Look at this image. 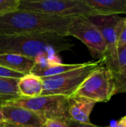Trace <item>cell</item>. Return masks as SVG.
<instances>
[{
	"label": "cell",
	"instance_id": "cell-24",
	"mask_svg": "<svg viewBox=\"0 0 126 127\" xmlns=\"http://www.w3.org/2000/svg\"><path fill=\"white\" fill-rule=\"evenodd\" d=\"M4 122V116H3V114H2V112L1 109V107H0V127H2Z\"/></svg>",
	"mask_w": 126,
	"mask_h": 127
},
{
	"label": "cell",
	"instance_id": "cell-12",
	"mask_svg": "<svg viewBox=\"0 0 126 127\" xmlns=\"http://www.w3.org/2000/svg\"><path fill=\"white\" fill-rule=\"evenodd\" d=\"M95 15L126 13V0H85Z\"/></svg>",
	"mask_w": 126,
	"mask_h": 127
},
{
	"label": "cell",
	"instance_id": "cell-22",
	"mask_svg": "<svg viewBox=\"0 0 126 127\" xmlns=\"http://www.w3.org/2000/svg\"><path fill=\"white\" fill-rule=\"evenodd\" d=\"M67 127H100L98 126H96L93 124H82V123H79L74 121H72L71 119H67L65 121Z\"/></svg>",
	"mask_w": 126,
	"mask_h": 127
},
{
	"label": "cell",
	"instance_id": "cell-1",
	"mask_svg": "<svg viewBox=\"0 0 126 127\" xmlns=\"http://www.w3.org/2000/svg\"><path fill=\"white\" fill-rule=\"evenodd\" d=\"M74 46L68 36L54 32L0 36V54H16L33 60L42 54L71 51Z\"/></svg>",
	"mask_w": 126,
	"mask_h": 127
},
{
	"label": "cell",
	"instance_id": "cell-25",
	"mask_svg": "<svg viewBox=\"0 0 126 127\" xmlns=\"http://www.w3.org/2000/svg\"><path fill=\"white\" fill-rule=\"evenodd\" d=\"M123 127L122 125H120L118 122L117 123V125L116 126H114V127H111V126H109V127Z\"/></svg>",
	"mask_w": 126,
	"mask_h": 127
},
{
	"label": "cell",
	"instance_id": "cell-18",
	"mask_svg": "<svg viewBox=\"0 0 126 127\" xmlns=\"http://www.w3.org/2000/svg\"><path fill=\"white\" fill-rule=\"evenodd\" d=\"M126 65V45L120 47L117 50V71H119ZM115 72V71H114Z\"/></svg>",
	"mask_w": 126,
	"mask_h": 127
},
{
	"label": "cell",
	"instance_id": "cell-13",
	"mask_svg": "<svg viewBox=\"0 0 126 127\" xmlns=\"http://www.w3.org/2000/svg\"><path fill=\"white\" fill-rule=\"evenodd\" d=\"M17 87L21 97H39L42 95L43 91L42 79L32 74H26L19 80Z\"/></svg>",
	"mask_w": 126,
	"mask_h": 127
},
{
	"label": "cell",
	"instance_id": "cell-19",
	"mask_svg": "<svg viewBox=\"0 0 126 127\" xmlns=\"http://www.w3.org/2000/svg\"><path fill=\"white\" fill-rule=\"evenodd\" d=\"M25 75L16 71H10L6 68L0 65V77L2 78H13V79H20Z\"/></svg>",
	"mask_w": 126,
	"mask_h": 127
},
{
	"label": "cell",
	"instance_id": "cell-8",
	"mask_svg": "<svg viewBox=\"0 0 126 127\" xmlns=\"http://www.w3.org/2000/svg\"><path fill=\"white\" fill-rule=\"evenodd\" d=\"M69 36L83 42L93 58L99 60L105 56L106 45L104 39L99 29L88 17H74L67 31V36Z\"/></svg>",
	"mask_w": 126,
	"mask_h": 127
},
{
	"label": "cell",
	"instance_id": "cell-16",
	"mask_svg": "<svg viewBox=\"0 0 126 127\" xmlns=\"http://www.w3.org/2000/svg\"><path fill=\"white\" fill-rule=\"evenodd\" d=\"M113 76L114 81V95L120 93H126V65L119 71L113 72Z\"/></svg>",
	"mask_w": 126,
	"mask_h": 127
},
{
	"label": "cell",
	"instance_id": "cell-11",
	"mask_svg": "<svg viewBox=\"0 0 126 127\" xmlns=\"http://www.w3.org/2000/svg\"><path fill=\"white\" fill-rule=\"evenodd\" d=\"M31 58L16 54H0V65L24 75L30 74L34 66Z\"/></svg>",
	"mask_w": 126,
	"mask_h": 127
},
{
	"label": "cell",
	"instance_id": "cell-9",
	"mask_svg": "<svg viewBox=\"0 0 126 127\" xmlns=\"http://www.w3.org/2000/svg\"><path fill=\"white\" fill-rule=\"evenodd\" d=\"M4 118L2 127H42L45 123L36 113L12 105L1 106Z\"/></svg>",
	"mask_w": 126,
	"mask_h": 127
},
{
	"label": "cell",
	"instance_id": "cell-7",
	"mask_svg": "<svg viewBox=\"0 0 126 127\" xmlns=\"http://www.w3.org/2000/svg\"><path fill=\"white\" fill-rule=\"evenodd\" d=\"M88 19L99 29L106 45L105 65L113 72L117 71V42L123 22L119 15H93Z\"/></svg>",
	"mask_w": 126,
	"mask_h": 127
},
{
	"label": "cell",
	"instance_id": "cell-14",
	"mask_svg": "<svg viewBox=\"0 0 126 127\" xmlns=\"http://www.w3.org/2000/svg\"><path fill=\"white\" fill-rule=\"evenodd\" d=\"M19 80L0 77V107L21 97L17 87Z\"/></svg>",
	"mask_w": 126,
	"mask_h": 127
},
{
	"label": "cell",
	"instance_id": "cell-3",
	"mask_svg": "<svg viewBox=\"0 0 126 127\" xmlns=\"http://www.w3.org/2000/svg\"><path fill=\"white\" fill-rule=\"evenodd\" d=\"M105 57L82 63V65L61 74L42 78L43 91L42 95H73L83 81L97 68L105 64Z\"/></svg>",
	"mask_w": 126,
	"mask_h": 127
},
{
	"label": "cell",
	"instance_id": "cell-10",
	"mask_svg": "<svg viewBox=\"0 0 126 127\" xmlns=\"http://www.w3.org/2000/svg\"><path fill=\"white\" fill-rule=\"evenodd\" d=\"M96 103L91 100L75 95L68 97V119L79 123L91 124L90 115Z\"/></svg>",
	"mask_w": 126,
	"mask_h": 127
},
{
	"label": "cell",
	"instance_id": "cell-23",
	"mask_svg": "<svg viewBox=\"0 0 126 127\" xmlns=\"http://www.w3.org/2000/svg\"><path fill=\"white\" fill-rule=\"evenodd\" d=\"M118 123H119L120 125H122L123 127H126V116L123 117V118L118 121Z\"/></svg>",
	"mask_w": 126,
	"mask_h": 127
},
{
	"label": "cell",
	"instance_id": "cell-20",
	"mask_svg": "<svg viewBox=\"0 0 126 127\" xmlns=\"http://www.w3.org/2000/svg\"><path fill=\"white\" fill-rule=\"evenodd\" d=\"M126 45V17L123 18V25L120 30V33L118 38L117 42V47L118 48Z\"/></svg>",
	"mask_w": 126,
	"mask_h": 127
},
{
	"label": "cell",
	"instance_id": "cell-15",
	"mask_svg": "<svg viewBox=\"0 0 126 127\" xmlns=\"http://www.w3.org/2000/svg\"><path fill=\"white\" fill-rule=\"evenodd\" d=\"M82 65V63L76 64H58L47 66L45 68H36L34 67L30 71V74L39 77L41 78L50 77L61 74L62 73L76 69Z\"/></svg>",
	"mask_w": 126,
	"mask_h": 127
},
{
	"label": "cell",
	"instance_id": "cell-6",
	"mask_svg": "<svg viewBox=\"0 0 126 127\" xmlns=\"http://www.w3.org/2000/svg\"><path fill=\"white\" fill-rule=\"evenodd\" d=\"M7 105L21 106L36 113L43 121L52 119H68V97L62 95H47L36 97H23Z\"/></svg>",
	"mask_w": 126,
	"mask_h": 127
},
{
	"label": "cell",
	"instance_id": "cell-5",
	"mask_svg": "<svg viewBox=\"0 0 126 127\" xmlns=\"http://www.w3.org/2000/svg\"><path fill=\"white\" fill-rule=\"evenodd\" d=\"M96 103H107L114 95L112 71L105 64L95 69L74 94Z\"/></svg>",
	"mask_w": 126,
	"mask_h": 127
},
{
	"label": "cell",
	"instance_id": "cell-2",
	"mask_svg": "<svg viewBox=\"0 0 126 127\" xmlns=\"http://www.w3.org/2000/svg\"><path fill=\"white\" fill-rule=\"evenodd\" d=\"M74 19L17 10L0 16V36L54 32L67 36L68 28Z\"/></svg>",
	"mask_w": 126,
	"mask_h": 127
},
{
	"label": "cell",
	"instance_id": "cell-17",
	"mask_svg": "<svg viewBox=\"0 0 126 127\" xmlns=\"http://www.w3.org/2000/svg\"><path fill=\"white\" fill-rule=\"evenodd\" d=\"M19 0H0V16L19 9Z\"/></svg>",
	"mask_w": 126,
	"mask_h": 127
},
{
	"label": "cell",
	"instance_id": "cell-4",
	"mask_svg": "<svg viewBox=\"0 0 126 127\" xmlns=\"http://www.w3.org/2000/svg\"><path fill=\"white\" fill-rule=\"evenodd\" d=\"M18 10L62 17H88L95 15L85 0H19Z\"/></svg>",
	"mask_w": 126,
	"mask_h": 127
},
{
	"label": "cell",
	"instance_id": "cell-21",
	"mask_svg": "<svg viewBox=\"0 0 126 127\" xmlns=\"http://www.w3.org/2000/svg\"><path fill=\"white\" fill-rule=\"evenodd\" d=\"M42 127H68L65 120L52 119L45 121Z\"/></svg>",
	"mask_w": 126,
	"mask_h": 127
}]
</instances>
